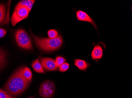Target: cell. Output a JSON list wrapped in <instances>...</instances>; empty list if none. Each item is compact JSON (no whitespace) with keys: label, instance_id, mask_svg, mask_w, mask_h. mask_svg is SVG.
Instances as JSON below:
<instances>
[{"label":"cell","instance_id":"6da1fadb","mask_svg":"<svg viewBox=\"0 0 132 98\" xmlns=\"http://www.w3.org/2000/svg\"><path fill=\"white\" fill-rule=\"evenodd\" d=\"M22 68L21 67L15 71L5 85V89L10 95L15 96L22 93L31 82L22 76Z\"/></svg>","mask_w":132,"mask_h":98},{"label":"cell","instance_id":"7a4b0ae2","mask_svg":"<svg viewBox=\"0 0 132 98\" xmlns=\"http://www.w3.org/2000/svg\"><path fill=\"white\" fill-rule=\"evenodd\" d=\"M36 45L45 51H52L57 50L63 44V39L61 35L55 39L41 38L31 34Z\"/></svg>","mask_w":132,"mask_h":98},{"label":"cell","instance_id":"3957f363","mask_svg":"<svg viewBox=\"0 0 132 98\" xmlns=\"http://www.w3.org/2000/svg\"><path fill=\"white\" fill-rule=\"evenodd\" d=\"M15 38L17 44L20 48L32 50L33 47L31 39L24 30L21 29L17 30L15 32Z\"/></svg>","mask_w":132,"mask_h":98},{"label":"cell","instance_id":"277c9868","mask_svg":"<svg viewBox=\"0 0 132 98\" xmlns=\"http://www.w3.org/2000/svg\"><path fill=\"white\" fill-rule=\"evenodd\" d=\"M29 12L25 6L17 5L11 17L12 26H14L18 23L26 19L29 15Z\"/></svg>","mask_w":132,"mask_h":98},{"label":"cell","instance_id":"5b68a950","mask_svg":"<svg viewBox=\"0 0 132 98\" xmlns=\"http://www.w3.org/2000/svg\"><path fill=\"white\" fill-rule=\"evenodd\" d=\"M55 90V86L53 82L47 81L43 82L39 89V93L43 98H51Z\"/></svg>","mask_w":132,"mask_h":98},{"label":"cell","instance_id":"8992f818","mask_svg":"<svg viewBox=\"0 0 132 98\" xmlns=\"http://www.w3.org/2000/svg\"><path fill=\"white\" fill-rule=\"evenodd\" d=\"M41 64L44 70L48 71H53L58 70L55 60L50 58H43L41 59Z\"/></svg>","mask_w":132,"mask_h":98},{"label":"cell","instance_id":"52a82bcc","mask_svg":"<svg viewBox=\"0 0 132 98\" xmlns=\"http://www.w3.org/2000/svg\"><path fill=\"white\" fill-rule=\"evenodd\" d=\"M76 16L78 20L89 22L92 24L95 28L97 29V26L93 20L85 12L80 10L78 11L76 13Z\"/></svg>","mask_w":132,"mask_h":98},{"label":"cell","instance_id":"ba28073f","mask_svg":"<svg viewBox=\"0 0 132 98\" xmlns=\"http://www.w3.org/2000/svg\"><path fill=\"white\" fill-rule=\"evenodd\" d=\"M103 51L101 47L99 45L95 46L92 53V58L93 59H101L103 56Z\"/></svg>","mask_w":132,"mask_h":98},{"label":"cell","instance_id":"9c48e42d","mask_svg":"<svg viewBox=\"0 0 132 98\" xmlns=\"http://www.w3.org/2000/svg\"><path fill=\"white\" fill-rule=\"evenodd\" d=\"M32 68L35 71L38 73H44V70L43 68V66L40 63L38 59H37L36 60H34L32 64Z\"/></svg>","mask_w":132,"mask_h":98},{"label":"cell","instance_id":"30bf717a","mask_svg":"<svg viewBox=\"0 0 132 98\" xmlns=\"http://www.w3.org/2000/svg\"><path fill=\"white\" fill-rule=\"evenodd\" d=\"M22 75L23 77L27 81H31L32 78V73L28 67H23L22 70Z\"/></svg>","mask_w":132,"mask_h":98},{"label":"cell","instance_id":"8fae6325","mask_svg":"<svg viewBox=\"0 0 132 98\" xmlns=\"http://www.w3.org/2000/svg\"><path fill=\"white\" fill-rule=\"evenodd\" d=\"M75 65L81 70H85L88 67V65L86 61L82 60H75Z\"/></svg>","mask_w":132,"mask_h":98},{"label":"cell","instance_id":"7c38bea8","mask_svg":"<svg viewBox=\"0 0 132 98\" xmlns=\"http://www.w3.org/2000/svg\"><path fill=\"white\" fill-rule=\"evenodd\" d=\"M35 1H32V0H24L21 1L19 2L18 5L19 6H26L29 10L30 12L32 8L33 4L35 3Z\"/></svg>","mask_w":132,"mask_h":98},{"label":"cell","instance_id":"4fadbf2b","mask_svg":"<svg viewBox=\"0 0 132 98\" xmlns=\"http://www.w3.org/2000/svg\"><path fill=\"white\" fill-rule=\"evenodd\" d=\"M7 54L3 50L0 49V69L6 64Z\"/></svg>","mask_w":132,"mask_h":98},{"label":"cell","instance_id":"5bb4252c","mask_svg":"<svg viewBox=\"0 0 132 98\" xmlns=\"http://www.w3.org/2000/svg\"><path fill=\"white\" fill-rule=\"evenodd\" d=\"M6 15V8L3 4H0V23L4 19Z\"/></svg>","mask_w":132,"mask_h":98},{"label":"cell","instance_id":"9a60e30c","mask_svg":"<svg viewBox=\"0 0 132 98\" xmlns=\"http://www.w3.org/2000/svg\"><path fill=\"white\" fill-rule=\"evenodd\" d=\"M47 34L50 39H56L58 37V33L55 29H50L47 32Z\"/></svg>","mask_w":132,"mask_h":98},{"label":"cell","instance_id":"2e32d148","mask_svg":"<svg viewBox=\"0 0 132 98\" xmlns=\"http://www.w3.org/2000/svg\"><path fill=\"white\" fill-rule=\"evenodd\" d=\"M66 61L65 59L63 57L61 56L57 57L55 60V64L58 67L61 65L63 63H64Z\"/></svg>","mask_w":132,"mask_h":98},{"label":"cell","instance_id":"e0dca14e","mask_svg":"<svg viewBox=\"0 0 132 98\" xmlns=\"http://www.w3.org/2000/svg\"><path fill=\"white\" fill-rule=\"evenodd\" d=\"M69 67V64L67 62H64L63 64L60 66L59 67V71L61 72H64V71H67Z\"/></svg>","mask_w":132,"mask_h":98},{"label":"cell","instance_id":"ac0fdd59","mask_svg":"<svg viewBox=\"0 0 132 98\" xmlns=\"http://www.w3.org/2000/svg\"><path fill=\"white\" fill-rule=\"evenodd\" d=\"M0 98H13L8 93L0 89Z\"/></svg>","mask_w":132,"mask_h":98},{"label":"cell","instance_id":"d6986e66","mask_svg":"<svg viewBox=\"0 0 132 98\" xmlns=\"http://www.w3.org/2000/svg\"><path fill=\"white\" fill-rule=\"evenodd\" d=\"M6 34V31L4 29L0 28V38H2L5 36Z\"/></svg>","mask_w":132,"mask_h":98},{"label":"cell","instance_id":"ffe728a7","mask_svg":"<svg viewBox=\"0 0 132 98\" xmlns=\"http://www.w3.org/2000/svg\"><path fill=\"white\" fill-rule=\"evenodd\" d=\"M33 98V97H31V98Z\"/></svg>","mask_w":132,"mask_h":98}]
</instances>
